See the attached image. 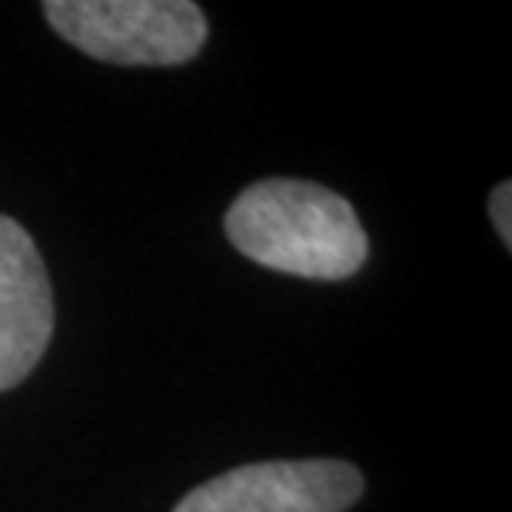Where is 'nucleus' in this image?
Wrapping results in <instances>:
<instances>
[{
  "label": "nucleus",
  "mask_w": 512,
  "mask_h": 512,
  "mask_svg": "<svg viewBox=\"0 0 512 512\" xmlns=\"http://www.w3.org/2000/svg\"><path fill=\"white\" fill-rule=\"evenodd\" d=\"M44 17L80 54L120 67L187 64L210 34L193 0H47Z\"/></svg>",
  "instance_id": "nucleus-2"
},
{
  "label": "nucleus",
  "mask_w": 512,
  "mask_h": 512,
  "mask_svg": "<svg viewBox=\"0 0 512 512\" xmlns=\"http://www.w3.org/2000/svg\"><path fill=\"white\" fill-rule=\"evenodd\" d=\"M223 230L247 260L303 280H346L370 256L353 203L313 180L253 183L230 203Z\"/></svg>",
  "instance_id": "nucleus-1"
},
{
  "label": "nucleus",
  "mask_w": 512,
  "mask_h": 512,
  "mask_svg": "<svg viewBox=\"0 0 512 512\" xmlns=\"http://www.w3.org/2000/svg\"><path fill=\"white\" fill-rule=\"evenodd\" d=\"M366 479L346 459H273L213 476L173 512H346Z\"/></svg>",
  "instance_id": "nucleus-3"
},
{
  "label": "nucleus",
  "mask_w": 512,
  "mask_h": 512,
  "mask_svg": "<svg viewBox=\"0 0 512 512\" xmlns=\"http://www.w3.org/2000/svg\"><path fill=\"white\" fill-rule=\"evenodd\" d=\"M54 336V290L34 237L0 217V393L34 373Z\"/></svg>",
  "instance_id": "nucleus-4"
},
{
  "label": "nucleus",
  "mask_w": 512,
  "mask_h": 512,
  "mask_svg": "<svg viewBox=\"0 0 512 512\" xmlns=\"http://www.w3.org/2000/svg\"><path fill=\"white\" fill-rule=\"evenodd\" d=\"M489 220L499 233V240L512 247V183L503 180L499 187L489 193Z\"/></svg>",
  "instance_id": "nucleus-5"
}]
</instances>
